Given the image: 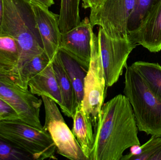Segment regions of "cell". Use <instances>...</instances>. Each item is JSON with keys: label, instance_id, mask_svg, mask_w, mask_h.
I'll return each mask as SVG.
<instances>
[{"label": "cell", "instance_id": "obj_8", "mask_svg": "<svg viewBox=\"0 0 161 160\" xmlns=\"http://www.w3.org/2000/svg\"><path fill=\"white\" fill-rule=\"evenodd\" d=\"M0 98L16 112L21 121L42 129L40 118L42 100L27 89L16 84L10 76L0 77Z\"/></svg>", "mask_w": 161, "mask_h": 160}, {"label": "cell", "instance_id": "obj_12", "mask_svg": "<svg viewBox=\"0 0 161 160\" xmlns=\"http://www.w3.org/2000/svg\"><path fill=\"white\" fill-rule=\"evenodd\" d=\"M152 53L161 50V0L131 40Z\"/></svg>", "mask_w": 161, "mask_h": 160}, {"label": "cell", "instance_id": "obj_5", "mask_svg": "<svg viewBox=\"0 0 161 160\" xmlns=\"http://www.w3.org/2000/svg\"><path fill=\"white\" fill-rule=\"evenodd\" d=\"M97 47L104 70L107 87L118 81L126 67L130 53L137 45L127 39L111 37L101 27L97 36Z\"/></svg>", "mask_w": 161, "mask_h": 160}, {"label": "cell", "instance_id": "obj_3", "mask_svg": "<svg viewBox=\"0 0 161 160\" xmlns=\"http://www.w3.org/2000/svg\"><path fill=\"white\" fill-rule=\"evenodd\" d=\"M124 93L132 107L138 131L161 136V102L131 65L126 67Z\"/></svg>", "mask_w": 161, "mask_h": 160}, {"label": "cell", "instance_id": "obj_28", "mask_svg": "<svg viewBox=\"0 0 161 160\" xmlns=\"http://www.w3.org/2000/svg\"><path fill=\"white\" fill-rule=\"evenodd\" d=\"M4 5L3 0H0V34L2 32V25L3 19Z\"/></svg>", "mask_w": 161, "mask_h": 160}, {"label": "cell", "instance_id": "obj_18", "mask_svg": "<svg viewBox=\"0 0 161 160\" xmlns=\"http://www.w3.org/2000/svg\"><path fill=\"white\" fill-rule=\"evenodd\" d=\"M161 0H135V4L127 23V38L131 40Z\"/></svg>", "mask_w": 161, "mask_h": 160}, {"label": "cell", "instance_id": "obj_30", "mask_svg": "<svg viewBox=\"0 0 161 160\" xmlns=\"http://www.w3.org/2000/svg\"><path fill=\"white\" fill-rule=\"evenodd\" d=\"M5 76H10V77H11V78L13 79V77H12V74H10V73H8V72H5V71H2V70H0V77Z\"/></svg>", "mask_w": 161, "mask_h": 160}, {"label": "cell", "instance_id": "obj_17", "mask_svg": "<svg viewBox=\"0 0 161 160\" xmlns=\"http://www.w3.org/2000/svg\"><path fill=\"white\" fill-rule=\"evenodd\" d=\"M19 50L16 39L0 34V70L12 74L13 80L18 69Z\"/></svg>", "mask_w": 161, "mask_h": 160}, {"label": "cell", "instance_id": "obj_19", "mask_svg": "<svg viewBox=\"0 0 161 160\" xmlns=\"http://www.w3.org/2000/svg\"><path fill=\"white\" fill-rule=\"evenodd\" d=\"M131 66L141 75L147 86L161 102V66L158 63L137 61Z\"/></svg>", "mask_w": 161, "mask_h": 160}, {"label": "cell", "instance_id": "obj_1", "mask_svg": "<svg viewBox=\"0 0 161 160\" xmlns=\"http://www.w3.org/2000/svg\"><path fill=\"white\" fill-rule=\"evenodd\" d=\"M132 107L125 95L104 103L94 128L90 160H121L130 147L141 145Z\"/></svg>", "mask_w": 161, "mask_h": 160}, {"label": "cell", "instance_id": "obj_23", "mask_svg": "<svg viewBox=\"0 0 161 160\" xmlns=\"http://www.w3.org/2000/svg\"><path fill=\"white\" fill-rule=\"evenodd\" d=\"M0 160H34L28 153L0 139Z\"/></svg>", "mask_w": 161, "mask_h": 160}, {"label": "cell", "instance_id": "obj_14", "mask_svg": "<svg viewBox=\"0 0 161 160\" xmlns=\"http://www.w3.org/2000/svg\"><path fill=\"white\" fill-rule=\"evenodd\" d=\"M74 135L88 160H90L91 152L94 143L93 124L91 116L82 109L81 105L75 107L73 115Z\"/></svg>", "mask_w": 161, "mask_h": 160}, {"label": "cell", "instance_id": "obj_7", "mask_svg": "<svg viewBox=\"0 0 161 160\" xmlns=\"http://www.w3.org/2000/svg\"><path fill=\"white\" fill-rule=\"evenodd\" d=\"M134 4L135 0H103L91 9V24L98 25L113 38L128 39V21Z\"/></svg>", "mask_w": 161, "mask_h": 160}, {"label": "cell", "instance_id": "obj_22", "mask_svg": "<svg viewBox=\"0 0 161 160\" xmlns=\"http://www.w3.org/2000/svg\"><path fill=\"white\" fill-rule=\"evenodd\" d=\"M161 148V136L152 135L143 145L131 147L130 153L123 155L121 160H149L151 157Z\"/></svg>", "mask_w": 161, "mask_h": 160}, {"label": "cell", "instance_id": "obj_4", "mask_svg": "<svg viewBox=\"0 0 161 160\" xmlns=\"http://www.w3.org/2000/svg\"><path fill=\"white\" fill-rule=\"evenodd\" d=\"M0 139L31 155L34 160L57 159L48 132L18 120H0Z\"/></svg>", "mask_w": 161, "mask_h": 160}, {"label": "cell", "instance_id": "obj_25", "mask_svg": "<svg viewBox=\"0 0 161 160\" xmlns=\"http://www.w3.org/2000/svg\"><path fill=\"white\" fill-rule=\"evenodd\" d=\"M20 120L13 108L0 98V120Z\"/></svg>", "mask_w": 161, "mask_h": 160}, {"label": "cell", "instance_id": "obj_13", "mask_svg": "<svg viewBox=\"0 0 161 160\" xmlns=\"http://www.w3.org/2000/svg\"><path fill=\"white\" fill-rule=\"evenodd\" d=\"M30 92L39 96H46L58 104L61 111L64 110L63 99L58 86L52 62L28 82Z\"/></svg>", "mask_w": 161, "mask_h": 160}, {"label": "cell", "instance_id": "obj_27", "mask_svg": "<svg viewBox=\"0 0 161 160\" xmlns=\"http://www.w3.org/2000/svg\"><path fill=\"white\" fill-rule=\"evenodd\" d=\"M30 3L38 4L49 8L54 4L53 0H26Z\"/></svg>", "mask_w": 161, "mask_h": 160}, {"label": "cell", "instance_id": "obj_10", "mask_svg": "<svg viewBox=\"0 0 161 160\" xmlns=\"http://www.w3.org/2000/svg\"><path fill=\"white\" fill-rule=\"evenodd\" d=\"M30 3L35 13L44 52L52 62L61 47L62 34L59 28V15L50 11L46 7Z\"/></svg>", "mask_w": 161, "mask_h": 160}, {"label": "cell", "instance_id": "obj_6", "mask_svg": "<svg viewBox=\"0 0 161 160\" xmlns=\"http://www.w3.org/2000/svg\"><path fill=\"white\" fill-rule=\"evenodd\" d=\"M97 36L93 33L91 61L84 80V95L81 106L91 116L94 128L104 103L107 88L104 70L97 47Z\"/></svg>", "mask_w": 161, "mask_h": 160}, {"label": "cell", "instance_id": "obj_29", "mask_svg": "<svg viewBox=\"0 0 161 160\" xmlns=\"http://www.w3.org/2000/svg\"><path fill=\"white\" fill-rule=\"evenodd\" d=\"M149 160H161V148L150 157Z\"/></svg>", "mask_w": 161, "mask_h": 160}, {"label": "cell", "instance_id": "obj_24", "mask_svg": "<svg viewBox=\"0 0 161 160\" xmlns=\"http://www.w3.org/2000/svg\"><path fill=\"white\" fill-rule=\"evenodd\" d=\"M45 112V120L44 125L53 120L63 119L57 104L53 100L46 96L42 95Z\"/></svg>", "mask_w": 161, "mask_h": 160}, {"label": "cell", "instance_id": "obj_11", "mask_svg": "<svg viewBox=\"0 0 161 160\" xmlns=\"http://www.w3.org/2000/svg\"><path fill=\"white\" fill-rule=\"evenodd\" d=\"M51 135L57 153L72 160H89L64 118L51 121L43 126Z\"/></svg>", "mask_w": 161, "mask_h": 160}, {"label": "cell", "instance_id": "obj_15", "mask_svg": "<svg viewBox=\"0 0 161 160\" xmlns=\"http://www.w3.org/2000/svg\"><path fill=\"white\" fill-rule=\"evenodd\" d=\"M52 62L63 99L64 110L62 112L68 117H72L76 107L74 90L58 52Z\"/></svg>", "mask_w": 161, "mask_h": 160}, {"label": "cell", "instance_id": "obj_26", "mask_svg": "<svg viewBox=\"0 0 161 160\" xmlns=\"http://www.w3.org/2000/svg\"><path fill=\"white\" fill-rule=\"evenodd\" d=\"M103 0H82V7L83 8H90L93 9L98 6Z\"/></svg>", "mask_w": 161, "mask_h": 160}, {"label": "cell", "instance_id": "obj_21", "mask_svg": "<svg viewBox=\"0 0 161 160\" xmlns=\"http://www.w3.org/2000/svg\"><path fill=\"white\" fill-rule=\"evenodd\" d=\"M80 1L61 0L59 26L61 34L69 31L80 23Z\"/></svg>", "mask_w": 161, "mask_h": 160}, {"label": "cell", "instance_id": "obj_9", "mask_svg": "<svg viewBox=\"0 0 161 160\" xmlns=\"http://www.w3.org/2000/svg\"><path fill=\"white\" fill-rule=\"evenodd\" d=\"M92 28L89 18L86 17L76 27L61 34L60 49L87 71L91 61Z\"/></svg>", "mask_w": 161, "mask_h": 160}, {"label": "cell", "instance_id": "obj_2", "mask_svg": "<svg viewBox=\"0 0 161 160\" xmlns=\"http://www.w3.org/2000/svg\"><path fill=\"white\" fill-rule=\"evenodd\" d=\"M3 2L1 34L12 37L18 43L20 55L17 72L24 63L44 52L43 43L31 3L26 0Z\"/></svg>", "mask_w": 161, "mask_h": 160}, {"label": "cell", "instance_id": "obj_16", "mask_svg": "<svg viewBox=\"0 0 161 160\" xmlns=\"http://www.w3.org/2000/svg\"><path fill=\"white\" fill-rule=\"evenodd\" d=\"M58 54L73 87L76 107L77 105H81L83 100L84 80L87 70L62 50L59 49Z\"/></svg>", "mask_w": 161, "mask_h": 160}, {"label": "cell", "instance_id": "obj_20", "mask_svg": "<svg viewBox=\"0 0 161 160\" xmlns=\"http://www.w3.org/2000/svg\"><path fill=\"white\" fill-rule=\"evenodd\" d=\"M51 62L44 52L24 63L17 71L14 81L25 89L28 88L29 81L42 71Z\"/></svg>", "mask_w": 161, "mask_h": 160}]
</instances>
